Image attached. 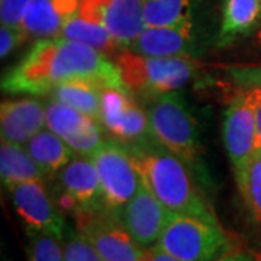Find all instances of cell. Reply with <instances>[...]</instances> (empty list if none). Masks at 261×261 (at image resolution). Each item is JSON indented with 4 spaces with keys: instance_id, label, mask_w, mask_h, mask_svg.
<instances>
[{
    "instance_id": "cell-1",
    "label": "cell",
    "mask_w": 261,
    "mask_h": 261,
    "mask_svg": "<svg viewBox=\"0 0 261 261\" xmlns=\"http://www.w3.org/2000/svg\"><path fill=\"white\" fill-rule=\"evenodd\" d=\"M90 79L113 87H126L119 68L96 48L64 38L39 39L2 79L3 92L45 96L58 84Z\"/></svg>"
},
{
    "instance_id": "cell-2",
    "label": "cell",
    "mask_w": 261,
    "mask_h": 261,
    "mask_svg": "<svg viewBox=\"0 0 261 261\" xmlns=\"http://www.w3.org/2000/svg\"><path fill=\"white\" fill-rule=\"evenodd\" d=\"M141 177L170 212L197 216L209 222L218 219L196 189L187 164L170 151L144 144L128 147Z\"/></svg>"
},
{
    "instance_id": "cell-3",
    "label": "cell",
    "mask_w": 261,
    "mask_h": 261,
    "mask_svg": "<svg viewBox=\"0 0 261 261\" xmlns=\"http://www.w3.org/2000/svg\"><path fill=\"white\" fill-rule=\"evenodd\" d=\"M113 63L126 89L147 97L176 92L195 73V65L187 57H147L125 47L115 53Z\"/></svg>"
},
{
    "instance_id": "cell-4",
    "label": "cell",
    "mask_w": 261,
    "mask_h": 261,
    "mask_svg": "<svg viewBox=\"0 0 261 261\" xmlns=\"http://www.w3.org/2000/svg\"><path fill=\"white\" fill-rule=\"evenodd\" d=\"M147 115L151 137L160 147L177 155L187 166L197 163L200 147L195 121L176 92L148 96Z\"/></svg>"
},
{
    "instance_id": "cell-5",
    "label": "cell",
    "mask_w": 261,
    "mask_h": 261,
    "mask_svg": "<svg viewBox=\"0 0 261 261\" xmlns=\"http://www.w3.org/2000/svg\"><path fill=\"white\" fill-rule=\"evenodd\" d=\"M157 244L181 261H214L232 248L219 222L178 214H171Z\"/></svg>"
},
{
    "instance_id": "cell-6",
    "label": "cell",
    "mask_w": 261,
    "mask_h": 261,
    "mask_svg": "<svg viewBox=\"0 0 261 261\" xmlns=\"http://www.w3.org/2000/svg\"><path fill=\"white\" fill-rule=\"evenodd\" d=\"M90 159L99 174L105 206L118 214L135 196L142 181L129 149L122 144L105 142Z\"/></svg>"
},
{
    "instance_id": "cell-7",
    "label": "cell",
    "mask_w": 261,
    "mask_h": 261,
    "mask_svg": "<svg viewBox=\"0 0 261 261\" xmlns=\"http://www.w3.org/2000/svg\"><path fill=\"white\" fill-rule=\"evenodd\" d=\"M74 219L77 231L92 243L103 261H147V248L130 237L112 211L86 212Z\"/></svg>"
},
{
    "instance_id": "cell-8",
    "label": "cell",
    "mask_w": 261,
    "mask_h": 261,
    "mask_svg": "<svg viewBox=\"0 0 261 261\" xmlns=\"http://www.w3.org/2000/svg\"><path fill=\"white\" fill-rule=\"evenodd\" d=\"M103 129L125 145L142 144L151 135L147 112L142 111L126 87L103 84L100 89V118Z\"/></svg>"
},
{
    "instance_id": "cell-9",
    "label": "cell",
    "mask_w": 261,
    "mask_h": 261,
    "mask_svg": "<svg viewBox=\"0 0 261 261\" xmlns=\"http://www.w3.org/2000/svg\"><path fill=\"white\" fill-rule=\"evenodd\" d=\"M57 205L67 214L77 216L86 212L108 209L93 160L79 155L58 171Z\"/></svg>"
},
{
    "instance_id": "cell-10",
    "label": "cell",
    "mask_w": 261,
    "mask_h": 261,
    "mask_svg": "<svg viewBox=\"0 0 261 261\" xmlns=\"http://www.w3.org/2000/svg\"><path fill=\"white\" fill-rule=\"evenodd\" d=\"M12 202L28 232L54 235L63 240L65 222L61 209L48 193L42 180L23 181L9 189Z\"/></svg>"
},
{
    "instance_id": "cell-11",
    "label": "cell",
    "mask_w": 261,
    "mask_h": 261,
    "mask_svg": "<svg viewBox=\"0 0 261 261\" xmlns=\"http://www.w3.org/2000/svg\"><path fill=\"white\" fill-rule=\"evenodd\" d=\"M45 125L83 157H92L105 144L100 122L56 99L45 103Z\"/></svg>"
},
{
    "instance_id": "cell-12",
    "label": "cell",
    "mask_w": 261,
    "mask_h": 261,
    "mask_svg": "<svg viewBox=\"0 0 261 261\" xmlns=\"http://www.w3.org/2000/svg\"><path fill=\"white\" fill-rule=\"evenodd\" d=\"M224 141L226 154L237 174L250 164L258 151L255 112L247 90L241 89L228 106L224 121Z\"/></svg>"
},
{
    "instance_id": "cell-13",
    "label": "cell",
    "mask_w": 261,
    "mask_h": 261,
    "mask_svg": "<svg viewBox=\"0 0 261 261\" xmlns=\"http://www.w3.org/2000/svg\"><path fill=\"white\" fill-rule=\"evenodd\" d=\"M171 214L142 180L138 192L116 215L130 237L148 248L159 243Z\"/></svg>"
},
{
    "instance_id": "cell-14",
    "label": "cell",
    "mask_w": 261,
    "mask_h": 261,
    "mask_svg": "<svg viewBox=\"0 0 261 261\" xmlns=\"http://www.w3.org/2000/svg\"><path fill=\"white\" fill-rule=\"evenodd\" d=\"M77 13L103 23L121 47H128L145 28L142 0H80Z\"/></svg>"
},
{
    "instance_id": "cell-15",
    "label": "cell",
    "mask_w": 261,
    "mask_h": 261,
    "mask_svg": "<svg viewBox=\"0 0 261 261\" xmlns=\"http://www.w3.org/2000/svg\"><path fill=\"white\" fill-rule=\"evenodd\" d=\"M45 125V105L37 99L6 100L0 108L2 140L23 145Z\"/></svg>"
},
{
    "instance_id": "cell-16",
    "label": "cell",
    "mask_w": 261,
    "mask_h": 261,
    "mask_svg": "<svg viewBox=\"0 0 261 261\" xmlns=\"http://www.w3.org/2000/svg\"><path fill=\"white\" fill-rule=\"evenodd\" d=\"M192 20L168 27H145L128 49L147 57H186L192 47Z\"/></svg>"
},
{
    "instance_id": "cell-17",
    "label": "cell",
    "mask_w": 261,
    "mask_h": 261,
    "mask_svg": "<svg viewBox=\"0 0 261 261\" xmlns=\"http://www.w3.org/2000/svg\"><path fill=\"white\" fill-rule=\"evenodd\" d=\"M80 0H31L20 29L27 37L57 38L65 22L74 16Z\"/></svg>"
},
{
    "instance_id": "cell-18",
    "label": "cell",
    "mask_w": 261,
    "mask_h": 261,
    "mask_svg": "<svg viewBox=\"0 0 261 261\" xmlns=\"http://www.w3.org/2000/svg\"><path fill=\"white\" fill-rule=\"evenodd\" d=\"M0 174L3 185L12 189L19 183L44 180L47 176L32 159L27 147L2 140L0 145Z\"/></svg>"
},
{
    "instance_id": "cell-19",
    "label": "cell",
    "mask_w": 261,
    "mask_h": 261,
    "mask_svg": "<svg viewBox=\"0 0 261 261\" xmlns=\"http://www.w3.org/2000/svg\"><path fill=\"white\" fill-rule=\"evenodd\" d=\"M261 22V0H224L219 41H231L250 34Z\"/></svg>"
},
{
    "instance_id": "cell-20",
    "label": "cell",
    "mask_w": 261,
    "mask_h": 261,
    "mask_svg": "<svg viewBox=\"0 0 261 261\" xmlns=\"http://www.w3.org/2000/svg\"><path fill=\"white\" fill-rule=\"evenodd\" d=\"M27 149L45 174L58 173L73 157V149L53 130L42 129L27 142Z\"/></svg>"
},
{
    "instance_id": "cell-21",
    "label": "cell",
    "mask_w": 261,
    "mask_h": 261,
    "mask_svg": "<svg viewBox=\"0 0 261 261\" xmlns=\"http://www.w3.org/2000/svg\"><path fill=\"white\" fill-rule=\"evenodd\" d=\"M103 83L90 79H75L57 86L49 93L51 99L65 103L77 111L99 121L100 118V89Z\"/></svg>"
},
{
    "instance_id": "cell-22",
    "label": "cell",
    "mask_w": 261,
    "mask_h": 261,
    "mask_svg": "<svg viewBox=\"0 0 261 261\" xmlns=\"http://www.w3.org/2000/svg\"><path fill=\"white\" fill-rule=\"evenodd\" d=\"M57 38L82 42L96 48L103 54H115L119 51L118 48L121 47L103 23L84 18L79 13H75L74 16L65 22Z\"/></svg>"
},
{
    "instance_id": "cell-23",
    "label": "cell",
    "mask_w": 261,
    "mask_h": 261,
    "mask_svg": "<svg viewBox=\"0 0 261 261\" xmlns=\"http://www.w3.org/2000/svg\"><path fill=\"white\" fill-rule=\"evenodd\" d=\"M192 0H142L145 27H168L190 19Z\"/></svg>"
},
{
    "instance_id": "cell-24",
    "label": "cell",
    "mask_w": 261,
    "mask_h": 261,
    "mask_svg": "<svg viewBox=\"0 0 261 261\" xmlns=\"http://www.w3.org/2000/svg\"><path fill=\"white\" fill-rule=\"evenodd\" d=\"M235 178L245 205L261 228V149L243 171L235 174Z\"/></svg>"
},
{
    "instance_id": "cell-25",
    "label": "cell",
    "mask_w": 261,
    "mask_h": 261,
    "mask_svg": "<svg viewBox=\"0 0 261 261\" xmlns=\"http://www.w3.org/2000/svg\"><path fill=\"white\" fill-rule=\"evenodd\" d=\"M28 261H65L60 238L41 232L29 233Z\"/></svg>"
},
{
    "instance_id": "cell-26",
    "label": "cell",
    "mask_w": 261,
    "mask_h": 261,
    "mask_svg": "<svg viewBox=\"0 0 261 261\" xmlns=\"http://www.w3.org/2000/svg\"><path fill=\"white\" fill-rule=\"evenodd\" d=\"M65 261H103L92 243L79 232H70L63 238Z\"/></svg>"
},
{
    "instance_id": "cell-27",
    "label": "cell",
    "mask_w": 261,
    "mask_h": 261,
    "mask_svg": "<svg viewBox=\"0 0 261 261\" xmlns=\"http://www.w3.org/2000/svg\"><path fill=\"white\" fill-rule=\"evenodd\" d=\"M229 75L240 89H261V65H240L231 67Z\"/></svg>"
},
{
    "instance_id": "cell-28",
    "label": "cell",
    "mask_w": 261,
    "mask_h": 261,
    "mask_svg": "<svg viewBox=\"0 0 261 261\" xmlns=\"http://www.w3.org/2000/svg\"><path fill=\"white\" fill-rule=\"evenodd\" d=\"M29 3L31 0H2V5H0L2 25L20 28L22 19L27 13Z\"/></svg>"
},
{
    "instance_id": "cell-29",
    "label": "cell",
    "mask_w": 261,
    "mask_h": 261,
    "mask_svg": "<svg viewBox=\"0 0 261 261\" xmlns=\"http://www.w3.org/2000/svg\"><path fill=\"white\" fill-rule=\"evenodd\" d=\"M25 38L27 35L20 28L2 25V28H0V57L6 58Z\"/></svg>"
},
{
    "instance_id": "cell-30",
    "label": "cell",
    "mask_w": 261,
    "mask_h": 261,
    "mask_svg": "<svg viewBox=\"0 0 261 261\" xmlns=\"http://www.w3.org/2000/svg\"><path fill=\"white\" fill-rule=\"evenodd\" d=\"M247 92H248L254 112H255L257 134H258V149H261V89H248Z\"/></svg>"
},
{
    "instance_id": "cell-31",
    "label": "cell",
    "mask_w": 261,
    "mask_h": 261,
    "mask_svg": "<svg viewBox=\"0 0 261 261\" xmlns=\"http://www.w3.org/2000/svg\"><path fill=\"white\" fill-rule=\"evenodd\" d=\"M147 261H181L173 254L161 248L159 244H154L152 247L147 248Z\"/></svg>"
},
{
    "instance_id": "cell-32",
    "label": "cell",
    "mask_w": 261,
    "mask_h": 261,
    "mask_svg": "<svg viewBox=\"0 0 261 261\" xmlns=\"http://www.w3.org/2000/svg\"><path fill=\"white\" fill-rule=\"evenodd\" d=\"M214 261H254V258H251L248 254H244V252H231V254L222 255V257H219Z\"/></svg>"
},
{
    "instance_id": "cell-33",
    "label": "cell",
    "mask_w": 261,
    "mask_h": 261,
    "mask_svg": "<svg viewBox=\"0 0 261 261\" xmlns=\"http://www.w3.org/2000/svg\"><path fill=\"white\" fill-rule=\"evenodd\" d=\"M257 39H258V42L261 44V28H260V31H258V34H257Z\"/></svg>"
}]
</instances>
